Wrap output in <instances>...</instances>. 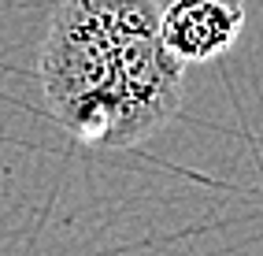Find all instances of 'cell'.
I'll return each mask as SVG.
<instances>
[{"label": "cell", "instance_id": "3", "mask_svg": "<svg viewBox=\"0 0 263 256\" xmlns=\"http://www.w3.org/2000/svg\"><path fill=\"white\" fill-rule=\"evenodd\" d=\"M163 41L182 63H212L245 30V0H171L163 4Z\"/></svg>", "mask_w": 263, "mask_h": 256}, {"label": "cell", "instance_id": "1", "mask_svg": "<svg viewBox=\"0 0 263 256\" xmlns=\"http://www.w3.org/2000/svg\"><path fill=\"white\" fill-rule=\"evenodd\" d=\"M52 119L85 145L130 149V104L104 30L100 0H63L52 11L37 60Z\"/></svg>", "mask_w": 263, "mask_h": 256}, {"label": "cell", "instance_id": "2", "mask_svg": "<svg viewBox=\"0 0 263 256\" xmlns=\"http://www.w3.org/2000/svg\"><path fill=\"white\" fill-rule=\"evenodd\" d=\"M100 15L122 75L130 134L137 145L178 115L185 63L163 41V8L156 0H100Z\"/></svg>", "mask_w": 263, "mask_h": 256}]
</instances>
